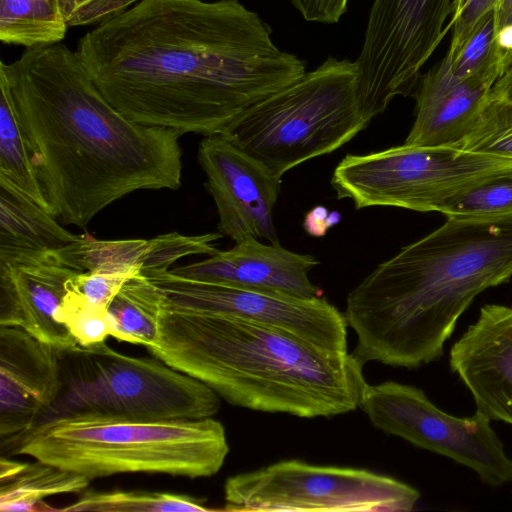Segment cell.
I'll use <instances>...</instances> for the list:
<instances>
[{
    "label": "cell",
    "mask_w": 512,
    "mask_h": 512,
    "mask_svg": "<svg viewBox=\"0 0 512 512\" xmlns=\"http://www.w3.org/2000/svg\"><path fill=\"white\" fill-rule=\"evenodd\" d=\"M149 353L231 405L301 418L359 408L368 384L348 350L305 341L245 318L163 307Z\"/></svg>",
    "instance_id": "cell-4"
},
{
    "label": "cell",
    "mask_w": 512,
    "mask_h": 512,
    "mask_svg": "<svg viewBox=\"0 0 512 512\" xmlns=\"http://www.w3.org/2000/svg\"><path fill=\"white\" fill-rule=\"evenodd\" d=\"M370 122L355 61L328 57L249 107L222 134L282 178L299 164L337 150Z\"/></svg>",
    "instance_id": "cell-6"
},
{
    "label": "cell",
    "mask_w": 512,
    "mask_h": 512,
    "mask_svg": "<svg viewBox=\"0 0 512 512\" xmlns=\"http://www.w3.org/2000/svg\"><path fill=\"white\" fill-rule=\"evenodd\" d=\"M448 216H494L512 213V175L483 182L454 198L439 212Z\"/></svg>",
    "instance_id": "cell-29"
},
{
    "label": "cell",
    "mask_w": 512,
    "mask_h": 512,
    "mask_svg": "<svg viewBox=\"0 0 512 512\" xmlns=\"http://www.w3.org/2000/svg\"><path fill=\"white\" fill-rule=\"evenodd\" d=\"M359 408L377 429L470 468L486 484L512 481V459L491 421L477 412L448 414L421 389L395 381L367 384Z\"/></svg>",
    "instance_id": "cell-11"
},
{
    "label": "cell",
    "mask_w": 512,
    "mask_h": 512,
    "mask_svg": "<svg viewBox=\"0 0 512 512\" xmlns=\"http://www.w3.org/2000/svg\"><path fill=\"white\" fill-rule=\"evenodd\" d=\"M205 499L147 490H87L75 502L55 508L60 512H207Z\"/></svg>",
    "instance_id": "cell-25"
},
{
    "label": "cell",
    "mask_w": 512,
    "mask_h": 512,
    "mask_svg": "<svg viewBox=\"0 0 512 512\" xmlns=\"http://www.w3.org/2000/svg\"><path fill=\"white\" fill-rule=\"evenodd\" d=\"M198 162L217 207L219 232L235 242L252 236L279 243L272 212L282 178L223 134L204 137Z\"/></svg>",
    "instance_id": "cell-13"
},
{
    "label": "cell",
    "mask_w": 512,
    "mask_h": 512,
    "mask_svg": "<svg viewBox=\"0 0 512 512\" xmlns=\"http://www.w3.org/2000/svg\"><path fill=\"white\" fill-rule=\"evenodd\" d=\"M49 212L0 181V263L56 252L77 241Z\"/></svg>",
    "instance_id": "cell-20"
},
{
    "label": "cell",
    "mask_w": 512,
    "mask_h": 512,
    "mask_svg": "<svg viewBox=\"0 0 512 512\" xmlns=\"http://www.w3.org/2000/svg\"><path fill=\"white\" fill-rule=\"evenodd\" d=\"M163 293L169 310L227 314L267 324L305 341L347 350V322L326 298H302L179 276L167 270L143 272Z\"/></svg>",
    "instance_id": "cell-12"
},
{
    "label": "cell",
    "mask_w": 512,
    "mask_h": 512,
    "mask_svg": "<svg viewBox=\"0 0 512 512\" xmlns=\"http://www.w3.org/2000/svg\"><path fill=\"white\" fill-rule=\"evenodd\" d=\"M63 388L60 352L22 328L0 325V436L38 424Z\"/></svg>",
    "instance_id": "cell-14"
},
{
    "label": "cell",
    "mask_w": 512,
    "mask_h": 512,
    "mask_svg": "<svg viewBox=\"0 0 512 512\" xmlns=\"http://www.w3.org/2000/svg\"><path fill=\"white\" fill-rule=\"evenodd\" d=\"M454 0H374L355 63L359 94L372 120L396 96H409L447 31Z\"/></svg>",
    "instance_id": "cell-10"
},
{
    "label": "cell",
    "mask_w": 512,
    "mask_h": 512,
    "mask_svg": "<svg viewBox=\"0 0 512 512\" xmlns=\"http://www.w3.org/2000/svg\"><path fill=\"white\" fill-rule=\"evenodd\" d=\"M59 320L80 347L100 345L108 337L116 338L108 308L87 301L75 290L73 284L61 304Z\"/></svg>",
    "instance_id": "cell-28"
},
{
    "label": "cell",
    "mask_w": 512,
    "mask_h": 512,
    "mask_svg": "<svg viewBox=\"0 0 512 512\" xmlns=\"http://www.w3.org/2000/svg\"><path fill=\"white\" fill-rule=\"evenodd\" d=\"M67 26L57 0H0V40L26 49L61 42Z\"/></svg>",
    "instance_id": "cell-24"
},
{
    "label": "cell",
    "mask_w": 512,
    "mask_h": 512,
    "mask_svg": "<svg viewBox=\"0 0 512 512\" xmlns=\"http://www.w3.org/2000/svg\"><path fill=\"white\" fill-rule=\"evenodd\" d=\"M454 147L512 159V101L489 94L471 128Z\"/></svg>",
    "instance_id": "cell-26"
},
{
    "label": "cell",
    "mask_w": 512,
    "mask_h": 512,
    "mask_svg": "<svg viewBox=\"0 0 512 512\" xmlns=\"http://www.w3.org/2000/svg\"><path fill=\"white\" fill-rule=\"evenodd\" d=\"M235 243L229 250H218L202 261L170 271L186 278L302 298L321 296L309 279V272L319 264L314 256L292 252L279 243L263 244L252 236Z\"/></svg>",
    "instance_id": "cell-17"
},
{
    "label": "cell",
    "mask_w": 512,
    "mask_h": 512,
    "mask_svg": "<svg viewBox=\"0 0 512 512\" xmlns=\"http://www.w3.org/2000/svg\"><path fill=\"white\" fill-rule=\"evenodd\" d=\"M0 181L49 212L6 82L0 78Z\"/></svg>",
    "instance_id": "cell-23"
},
{
    "label": "cell",
    "mask_w": 512,
    "mask_h": 512,
    "mask_svg": "<svg viewBox=\"0 0 512 512\" xmlns=\"http://www.w3.org/2000/svg\"><path fill=\"white\" fill-rule=\"evenodd\" d=\"M164 307L162 291L142 273L130 278L108 306L116 340L146 348L153 345Z\"/></svg>",
    "instance_id": "cell-22"
},
{
    "label": "cell",
    "mask_w": 512,
    "mask_h": 512,
    "mask_svg": "<svg viewBox=\"0 0 512 512\" xmlns=\"http://www.w3.org/2000/svg\"><path fill=\"white\" fill-rule=\"evenodd\" d=\"M78 273L55 252L0 263V325L22 328L59 351L76 348L59 310Z\"/></svg>",
    "instance_id": "cell-15"
},
{
    "label": "cell",
    "mask_w": 512,
    "mask_h": 512,
    "mask_svg": "<svg viewBox=\"0 0 512 512\" xmlns=\"http://www.w3.org/2000/svg\"><path fill=\"white\" fill-rule=\"evenodd\" d=\"M76 52L122 115L180 135L222 134L306 73L237 0H139L86 33Z\"/></svg>",
    "instance_id": "cell-1"
},
{
    "label": "cell",
    "mask_w": 512,
    "mask_h": 512,
    "mask_svg": "<svg viewBox=\"0 0 512 512\" xmlns=\"http://www.w3.org/2000/svg\"><path fill=\"white\" fill-rule=\"evenodd\" d=\"M414 487L368 469L283 460L227 478L225 511L406 512Z\"/></svg>",
    "instance_id": "cell-9"
},
{
    "label": "cell",
    "mask_w": 512,
    "mask_h": 512,
    "mask_svg": "<svg viewBox=\"0 0 512 512\" xmlns=\"http://www.w3.org/2000/svg\"><path fill=\"white\" fill-rule=\"evenodd\" d=\"M1 450L90 480L123 473L195 479L218 473L229 444L224 426L213 417L140 420L80 411L43 420L1 441Z\"/></svg>",
    "instance_id": "cell-5"
},
{
    "label": "cell",
    "mask_w": 512,
    "mask_h": 512,
    "mask_svg": "<svg viewBox=\"0 0 512 512\" xmlns=\"http://www.w3.org/2000/svg\"><path fill=\"white\" fill-rule=\"evenodd\" d=\"M59 352L63 388L41 421L80 411L140 420L203 419L220 408L211 388L156 357L125 355L105 343Z\"/></svg>",
    "instance_id": "cell-7"
},
{
    "label": "cell",
    "mask_w": 512,
    "mask_h": 512,
    "mask_svg": "<svg viewBox=\"0 0 512 512\" xmlns=\"http://www.w3.org/2000/svg\"><path fill=\"white\" fill-rule=\"evenodd\" d=\"M490 95L512 101V63L495 82L490 91Z\"/></svg>",
    "instance_id": "cell-35"
},
{
    "label": "cell",
    "mask_w": 512,
    "mask_h": 512,
    "mask_svg": "<svg viewBox=\"0 0 512 512\" xmlns=\"http://www.w3.org/2000/svg\"><path fill=\"white\" fill-rule=\"evenodd\" d=\"M139 273V269L79 272L73 279V286L90 303L108 308L122 286Z\"/></svg>",
    "instance_id": "cell-31"
},
{
    "label": "cell",
    "mask_w": 512,
    "mask_h": 512,
    "mask_svg": "<svg viewBox=\"0 0 512 512\" xmlns=\"http://www.w3.org/2000/svg\"><path fill=\"white\" fill-rule=\"evenodd\" d=\"M0 78L11 93L49 213L85 228L137 190L181 185L180 134L133 122L98 90L62 42L26 49Z\"/></svg>",
    "instance_id": "cell-2"
},
{
    "label": "cell",
    "mask_w": 512,
    "mask_h": 512,
    "mask_svg": "<svg viewBox=\"0 0 512 512\" xmlns=\"http://www.w3.org/2000/svg\"><path fill=\"white\" fill-rule=\"evenodd\" d=\"M446 218L348 293L344 316L363 365L437 360L475 298L512 277V213Z\"/></svg>",
    "instance_id": "cell-3"
},
{
    "label": "cell",
    "mask_w": 512,
    "mask_h": 512,
    "mask_svg": "<svg viewBox=\"0 0 512 512\" xmlns=\"http://www.w3.org/2000/svg\"><path fill=\"white\" fill-rule=\"evenodd\" d=\"M220 232L188 236L178 232L155 238L132 240H98L81 237L56 251L59 261L79 272H119L139 269L142 272L167 270L177 260L193 255H213Z\"/></svg>",
    "instance_id": "cell-19"
},
{
    "label": "cell",
    "mask_w": 512,
    "mask_h": 512,
    "mask_svg": "<svg viewBox=\"0 0 512 512\" xmlns=\"http://www.w3.org/2000/svg\"><path fill=\"white\" fill-rule=\"evenodd\" d=\"M496 0H454L448 27L453 29L448 54L453 55L480 19L493 10Z\"/></svg>",
    "instance_id": "cell-32"
},
{
    "label": "cell",
    "mask_w": 512,
    "mask_h": 512,
    "mask_svg": "<svg viewBox=\"0 0 512 512\" xmlns=\"http://www.w3.org/2000/svg\"><path fill=\"white\" fill-rule=\"evenodd\" d=\"M493 21L497 53L505 72L512 63V0H496Z\"/></svg>",
    "instance_id": "cell-33"
},
{
    "label": "cell",
    "mask_w": 512,
    "mask_h": 512,
    "mask_svg": "<svg viewBox=\"0 0 512 512\" xmlns=\"http://www.w3.org/2000/svg\"><path fill=\"white\" fill-rule=\"evenodd\" d=\"M447 55L451 71L456 77H481L497 81L504 70L496 48L493 10L480 19L453 55Z\"/></svg>",
    "instance_id": "cell-27"
},
{
    "label": "cell",
    "mask_w": 512,
    "mask_h": 512,
    "mask_svg": "<svg viewBox=\"0 0 512 512\" xmlns=\"http://www.w3.org/2000/svg\"><path fill=\"white\" fill-rule=\"evenodd\" d=\"M495 82L489 78L456 77L446 53L419 79L414 91L415 121L404 144L454 147L478 117Z\"/></svg>",
    "instance_id": "cell-18"
},
{
    "label": "cell",
    "mask_w": 512,
    "mask_h": 512,
    "mask_svg": "<svg viewBox=\"0 0 512 512\" xmlns=\"http://www.w3.org/2000/svg\"><path fill=\"white\" fill-rule=\"evenodd\" d=\"M67 26L99 25L126 11L139 0H57Z\"/></svg>",
    "instance_id": "cell-30"
},
{
    "label": "cell",
    "mask_w": 512,
    "mask_h": 512,
    "mask_svg": "<svg viewBox=\"0 0 512 512\" xmlns=\"http://www.w3.org/2000/svg\"><path fill=\"white\" fill-rule=\"evenodd\" d=\"M449 364L477 413L512 425V306L484 305L452 346Z\"/></svg>",
    "instance_id": "cell-16"
},
{
    "label": "cell",
    "mask_w": 512,
    "mask_h": 512,
    "mask_svg": "<svg viewBox=\"0 0 512 512\" xmlns=\"http://www.w3.org/2000/svg\"><path fill=\"white\" fill-rule=\"evenodd\" d=\"M349 0H291L303 18L324 24L337 23L347 11Z\"/></svg>",
    "instance_id": "cell-34"
},
{
    "label": "cell",
    "mask_w": 512,
    "mask_h": 512,
    "mask_svg": "<svg viewBox=\"0 0 512 512\" xmlns=\"http://www.w3.org/2000/svg\"><path fill=\"white\" fill-rule=\"evenodd\" d=\"M86 476L39 460L23 463L4 455L0 460V511H55L44 498L85 490Z\"/></svg>",
    "instance_id": "cell-21"
},
{
    "label": "cell",
    "mask_w": 512,
    "mask_h": 512,
    "mask_svg": "<svg viewBox=\"0 0 512 512\" xmlns=\"http://www.w3.org/2000/svg\"><path fill=\"white\" fill-rule=\"evenodd\" d=\"M512 175V159L455 147L401 145L369 154L346 155L334 169L331 185L338 199L357 209L398 207L440 212L463 192Z\"/></svg>",
    "instance_id": "cell-8"
}]
</instances>
